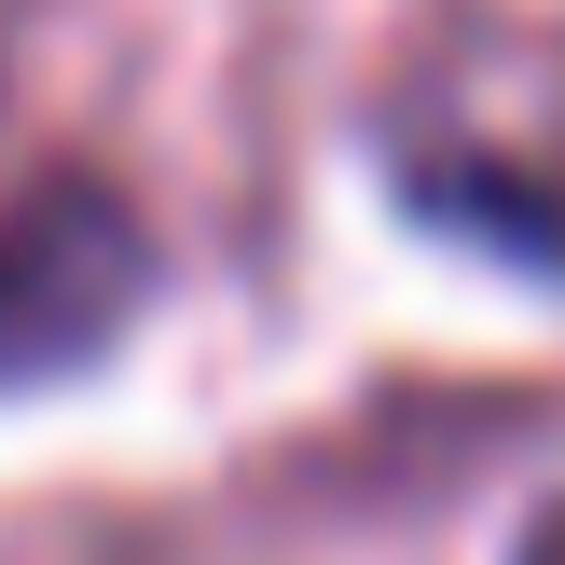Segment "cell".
<instances>
[{"mask_svg":"<svg viewBox=\"0 0 565 565\" xmlns=\"http://www.w3.org/2000/svg\"><path fill=\"white\" fill-rule=\"evenodd\" d=\"M152 290H166V248H152L125 180H97V166L28 180L0 207V401L97 373L152 318Z\"/></svg>","mask_w":565,"mask_h":565,"instance_id":"cell-1","label":"cell"},{"mask_svg":"<svg viewBox=\"0 0 565 565\" xmlns=\"http://www.w3.org/2000/svg\"><path fill=\"white\" fill-rule=\"evenodd\" d=\"M386 180H401V221H428V235H456V248H497V263H524V276H565V193L539 166L414 138Z\"/></svg>","mask_w":565,"mask_h":565,"instance_id":"cell-2","label":"cell"}]
</instances>
